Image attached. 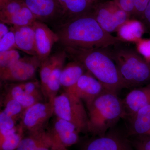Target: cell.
Listing matches in <instances>:
<instances>
[{"mask_svg":"<svg viewBox=\"0 0 150 150\" xmlns=\"http://www.w3.org/2000/svg\"><path fill=\"white\" fill-rule=\"evenodd\" d=\"M55 27L63 48H105L123 42L105 30L92 12L62 19Z\"/></svg>","mask_w":150,"mask_h":150,"instance_id":"1","label":"cell"},{"mask_svg":"<svg viewBox=\"0 0 150 150\" xmlns=\"http://www.w3.org/2000/svg\"><path fill=\"white\" fill-rule=\"evenodd\" d=\"M103 49L63 48L68 58L83 64L105 91L117 94L122 89L128 88L111 55Z\"/></svg>","mask_w":150,"mask_h":150,"instance_id":"2","label":"cell"},{"mask_svg":"<svg viewBox=\"0 0 150 150\" xmlns=\"http://www.w3.org/2000/svg\"><path fill=\"white\" fill-rule=\"evenodd\" d=\"M88 132L96 137L105 134L126 115L123 102L116 94L105 91L88 108Z\"/></svg>","mask_w":150,"mask_h":150,"instance_id":"3","label":"cell"},{"mask_svg":"<svg viewBox=\"0 0 150 150\" xmlns=\"http://www.w3.org/2000/svg\"><path fill=\"white\" fill-rule=\"evenodd\" d=\"M110 55L128 88L144 85L150 81V63L137 51L121 48Z\"/></svg>","mask_w":150,"mask_h":150,"instance_id":"4","label":"cell"},{"mask_svg":"<svg viewBox=\"0 0 150 150\" xmlns=\"http://www.w3.org/2000/svg\"><path fill=\"white\" fill-rule=\"evenodd\" d=\"M53 105L56 117L72 123L80 133L88 132V114L82 100L64 91L54 98Z\"/></svg>","mask_w":150,"mask_h":150,"instance_id":"5","label":"cell"},{"mask_svg":"<svg viewBox=\"0 0 150 150\" xmlns=\"http://www.w3.org/2000/svg\"><path fill=\"white\" fill-rule=\"evenodd\" d=\"M92 13L100 26L110 34L117 31L131 16L113 0L101 1L97 6Z\"/></svg>","mask_w":150,"mask_h":150,"instance_id":"6","label":"cell"},{"mask_svg":"<svg viewBox=\"0 0 150 150\" xmlns=\"http://www.w3.org/2000/svg\"><path fill=\"white\" fill-rule=\"evenodd\" d=\"M41 62L37 56L21 57L8 68L0 71V79L4 83L33 80Z\"/></svg>","mask_w":150,"mask_h":150,"instance_id":"7","label":"cell"},{"mask_svg":"<svg viewBox=\"0 0 150 150\" xmlns=\"http://www.w3.org/2000/svg\"><path fill=\"white\" fill-rule=\"evenodd\" d=\"M54 114L53 99L36 103L28 108L21 117V125L29 133L44 130V127Z\"/></svg>","mask_w":150,"mask_h":150,"instance_id":"8","label":"cell"},{"mask_svg":"<svg viewBox=\"0 0 150 150\" xmlns=\"http://www.w3.org/2000/svg\"><path fill=\"white\" fill-rule=\"evenodd\" d=\"M37 20L56 24L64 17L59 0H23Z\"/></svg>","mask_w":150,"mask_h":150,"instance_id":"9","label":"cell"},{"mask_svg":"<svg viewBox=\"0 0 150 150\" xmlns=\"http://www.w3.org/2000/svg\"><path fill=\"white\" fill-rule=\"evenodd\" d=\"M105 91L100 82L87 71L74 85L65 91L73 94L80 99L88 108L94 100Z\"/></svg>","mask_w":150,"mask_h":150,"instance_id":"10","label":"cell"},{"mask_svg":"<svg viewBox=\"0 0 150 150\" xmlns=\"http://www.w3.org/2000/svg\"><path fill=\"white\" fill-rule=\"evenodd\" d=\"M81 150H135L131 141L124 135L108 131L103 136L89 140Z\"/></svg>","mask_w":150,"mask_h":150,"instance_id":"11","label":"cell"},{"mask_svg":"<svg viewBox=\"0 0 150 150\" xmlns=\"http://www.w3.org/2000/svg\"><path fill=\"white\" fill-rule=\"evenodd\" d=\"M51 135L56 149H67L76 144L79 140V131L69 121L56 117L51 130Z\"/></svg>","mask_w":150,"mask_h":150,"instance_id":"12","label":"cell"},{"mask_svg":"<svg viewBox=\"0 0 150 150\" xmlns=\"http://www.w3.org/2000/svg\"><path fill=\"white\" fill-rule=\"evenodd\" d=\"M35 33V44L37 56L41 62L51 55L53 46L59 41V37L55 31L39 21L33 24Z\"/></svg>","mask_w":150,"mask_h":150,"instance_id":"13","label":"cell"},{"mask_svg":"<svg viewBox=\"0 0 150 150\" xmlns=\"http://www.w3.org/2000/svg\"><path fill=\"white\" fill-rule=\"evenodd\" d=\"M10 28L14 34L17 49L29 56H37L33 25L21 27L11 26Z\"/></svg>","mask_w":150,"mask_h":150,"instance_id":"14","label":"cell"},{"mask_svg":"<svg viewBox=\"0 0 150 150\" xmlns=\"http://www.w3.org/2000/svg\"><path fill=\"white\" fill-rule=\"evenodd\" d=\"M16 150H57L49 131L43 130L23 137Z\"/></svg>","mask_w":150,"mask_h":150,"instance_id":"15","label":"cell"},{"mask_svg":"<svg viewBox=\"0 0 150 150\" xmlns=\"http://www.w3.org/2000/svg\"><path fill=\"white\" fill-rule=\"evenodd\" d=\"M126 115L129 117L143 107L150 104V83L144 87L132 90L123 101Z\"/></svg>","mask_w":150,"mask_h":150,"instance_id":"16","label":"cell"},{"mask_svg":"<svg viewBox=\"0 0 150 150\" xmlns=\"http://www.w3.org/2000/svg\"><path fill=\"white\" fill-rule=\"evenodd\" d=\"M64 17L62 19L92 12L101 0H59Z\"/></svg>","mask_w":150,"mask_h":150,"instance_id":"17","label":"cell"},{"mask_svg":"<svg viewBox=\"0 0 150 150\" xmlns=\"http://www.w3.org/2000/svg\"><path fill=\"white\" fill-rule=\"evenodd\" d=\"M150 131V104L143 107L130 117L129 135H148Z\"/></svg>","mask_w":150,"mask_h":150,"instance_id":"18","label":"cell"},{"mask_svg":"<svg viewBox=\"0 0 150 150\" xmlns=\"http://www.w3.org/2000/svg\"><path fill=\"white\" fill-rule=\"evenodd\" d=\"M87 70L83 64L72 60L64 66L60 77L61 87L67 90L73 87Z\"/></svg>","mask_w":150,"mask_h":150,"instance_id":"19","label":"cell"},{"mask_svg":"<svg viewBox=\"0 0 150 150\" xmlns=\"http://www.w3.org/2000/svg\"><path fill=\"white\" fill-rule=\"evenodd\" d=\"M145 29L142 21L129 19L117 30V37L123 41L136 43L142 39Z\"/></svg>","mask_w":150,"mask_h":150,"instance_id":"20","label":"cell"},{"mask_svg":"<svg viewBox=\"0 0 150 150\" xmlns=\"http://www.w3.org/2000/svg\"><path fill=\"white\" fill-rule=\"evenodd\" d=\"M67 58L68 56L67 53L63 49L62 51L50 55L47 59L41 62L39 67V75L42 92L45 90L48 79L53 70L59 62Z\"/></svg>","mask_w":150,"mask_h":150,"instance_id":"21","label":"cell"},{"mask_svg":"<svg viewBox=\"0 0 150 150\" xmlns=\"http://www.w3.org/2000/svg\"><path fill=\"white\" fill-rule=\"evenodd\" d=\"M5 90L4 96L18 101L25 109L36 103L43 102L27 93L23 88L22 82L6 84L5 85Z\"/></svg>","mask_w":150,"mask_h":150,"instance_id":"22","label":"cell"},{"mask_svg":"<svg viewBox=\"0 0 150 150\" xmlns=\"http://www.w3.org/2000/svg\"><path fill=\"white\" fill-rule=\"evenodd\" d=\"M23 129L20 126L11 130H0L1 150H16L23 137Z\"/></svg>","mask_w":150,"mask_h":150,"instance_id":"23","label":"cell"},{"mask_svg":"<svg viewBox=\"0 0 150 150\" xmlns=\"http://www.w3.org/2000/svg\"><path fill=\"white\" fill-rule=\"evenodd\" d=\"M66 60V59H64L59 62L49 77L46 88L43 93L46 101L54 99L57 96L61 87L60 77Z\"/></svg>","mask_w":150,"mask_h":150,"instance_id":"24","label":"cell"},{"mask_svg":"<svg viewBox=\"0 0 150 150\" xmlns=\"http://www.w3.org/2000/svg\"><path fill=\"white\" fill-rule=\"evenodd\" d=\"M36 21L35 16L25 6L18 12L1 22L11 26L21 27L32 25Z\"/></svg>","mask_w":150,"mask_h":150,"instance_id":"25","label":"cell"},{"mask_svg":"<svg viewBox=\"0 0 150 150\" xmlns=\"http://www.w3.org/2000/svg\"><path fill=\"white\" fill-rule=\"evenodd\" d=\"M2 105L4 107L3 111L16 121L18 118H21L25 110L18 101L4 96L2 100Z\"/></svg>","mask_w":150,"mask_h":150,"instance_id":"26","label":"cell"},{"mask_svg":"<svg viewBox=\"0 0 150 150\" xmlns=\"http://www.w3.org/2000/svg\"><path fill=\"white\" fill-rule=\"evenodd\" d=\"M25 6L23 0H13L0 9V21H2L19 11Z\"/></svg>","mask_w":150,"mask_h":150,"instance_id":"27","label":"cell"},{"mask_svg":"<svg viewBox=\"0 0 150 150\" xmlns=\"http://www.w3.org/2000/svg\"><path fill=\"white\" fill-rule=\"evenodd\" d=\"M21 58L16 49L0 52V71L8 68Z\"/></svg>","mask_w":150,"mask_h":150,"instance_id":"28","label":"cell"},{"mask_svg":"<svg viewBox=\"0 0 150 150\" xmlns=\"http://www.w3.org/2000/svg\"><path fill=\"white\" fill-rule=\"evenodd\" d=\"M17 49L13 32L10 31L0 39V52Z\"/></svg>","mask_w":150,"mask_h":150,"instance_id":"29","label":"cell"},{"mask_svg":"<svg viewBox=\"0 0 150 150\" xmlns=\"http://www.w3.org/2000/svg\"><path fill=\"white\" fill-rule=\"evenodd\" d=\"M135 139L131 141L135 150H150V136H135Z\"/></svg>","mask_w":150,"mask_h":150,"instance_id":"30","label":"cell"},{"mask_svg":"<svg viewBox=\"0 0 150 150\" xmlns=\"http://www.w3.org/2000/svg\"><path fill=\"white\" fill-rule=\"evenodd\" d=\"M136 43L137 52L150 63V39L142 38Z\"/></svg>","mask_w":150,"mask_h":150,"instance_id":"31","label":"cell"},{"mask_svg":"<svg viewBox=\"0 0 150 150\" xmlns=\"http://www.w3.org/2000/svg\"><path fill=\"white\" fill-rule=\"evenodd\" d=\"M16 121L2 110L0 112V130L14 129L16 127Z\"/></svg>","mask_w":150,"mask_h":150,"instance_id":"32","label":"cell"},{"mask_svg":"<svg viewBox=\"0 0 150 150\" xmlns=\"http://www.w3.org/2000/svg\"><path fill=\"white\" fill-rule=\"evenodd\" d=\"M122 10L130 16H134L135 11V0H113Z\"/></svg>","mask_w":150,"mask_h":150,"instance_id":"33","label":"cell"},{"mask_svg":"<svg viewBox=\"0 0 150 150\" xmlns=\"http://www.w3.org/2000/svg\"><path fill=\"white\" fill-rule=\"evenodd\" d=\"M150 0H135L134 16L141 20Z\"/></svg>","mask_w":150,"mask_h":150,"instance_id":"34","label":"cell"},{"mask_svg":"<svg viewBox=\"0 0 150 150\" xmlns=\"http://www.w3.org/2000/svg\"><path fill=\"white\" fill-rule=\"evenodd\" d=\"M140 21L144 24L145 29L150 33V0Z\"/></svg>","mask_w":150,"mask_h":150,"instance_id":"35","label":"cell"},{"mask_svg":"<svg viewBox=\"0 0 150 150\" xmlns=\"http://www.w3.org/2000/svg\"><path fill=\"white\" fill-rule=\"evenodd\" d=\"M6 25L1 22H0V39L10 31V28H9Z\"/></svg>","mask_w":150,"mask_h":150,"instance_id":"36","label":"cell"},{"mask_svg":"<svg viewBox=\"0 0 150 150\" xmlns=\"http://www.w3.org/2000/svg\"><path fill=\"white\" fill-rule=\"evenodd\" d=\"M13 0H0V9H1L8 3Z\"/></svg>","mask_w":150,"mask_h":150,"instance_id":"37","label":"cell"},{"mask_svg":"<svg viewBox=\"0 0 150 150\" xmlns=\"http://www.w3.org/2000/svg\"><path fill=\"white\" fill-rule=\"evenodd\" d=\"M57 150H68L67 149H57Z\"/></svg>","mask_w":150,"mask_h":150,"instance_id":"38","label":"cell"},{"mask_svg":"<svg viewBox=\"0 0 150 150\" xmlns=\"http://www.w3.org/2000/svg\"><path fill=\"white\" fill-rule=\"evenodd\" d=\"M148 135H149V136H150V131L149 132V134H148Z\"/></svg>","mask_w":150,"mask_h":150,"instance_id":"39","label":"cell"}]
</instances>
